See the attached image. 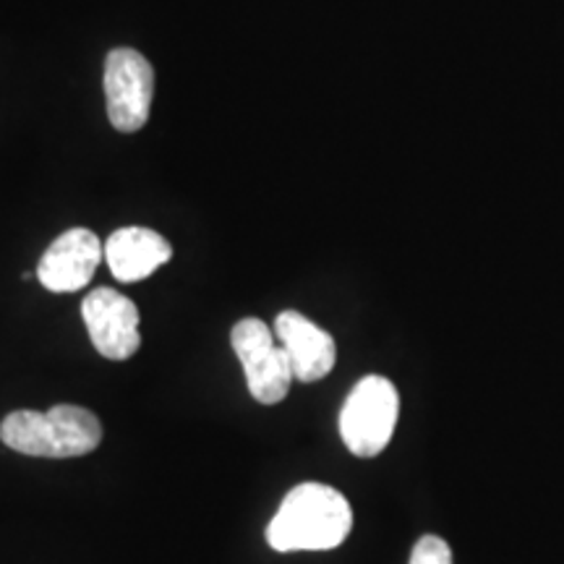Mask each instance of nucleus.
<instances>
[{"label":"nucleus","instance_id":"obj_2","mask_svg":"<svg viewBox=\"0 0 564 564\" xmlns=\"http://www.w3.org/2000/svg\"><path fill=\"white\" fill-rule=\"evenodd\" d=\"M0 440L13 453L32 457H82L102 442V423L79 405H55L51 411H17L0 423Z\"/></svg>","mask_w":564,"mask_h":564},{"label":"nucleus","instance_id":"obj_1","mask_svg":"<svg viewBox=\"0 0 564 564\" xmlns=\"http://www.w3.org/2000/svg\"><path fill=\"white\" fill-rule=\"evenodd\" d=\"M352 531V510L343 491L327 484L306 481L282 499L278 514L267 525L274 552H329Z\"/></svg>","mask_w":564,"mask_h":564},{"label":"nucleus","instance_id":"obj_6","mask_svg":"<svg viewBox=\"0 0 564 564\" xmlns=\"http://www.w3.org/2000/svg\"><path fill=\"white\" fill-rule=\"evenodd\" d=\"M82 316L95 350L110 361H126L141 348L139 308L123 293L97 288L84 299Z\"/></svg>","mask_w":564,"mask_h":564},{"label":"nucleus","instance_id":"obj_4","mask_svg":"<svg viewBox=\"0 0 564 564\" xmlns=\"http://www.w3.org/2000/svg\"><path fill=\"white\" fill-rule=\"evenodd\" d=\"M230 345L243 366L251 398L262 405H278L291 392L293 366L278 337L262 319H241L232 327Z\"/></svg>","mask_w":564,"mask_h":564},{"label":"nucleus","instance_id":"obj_3","mask_svg":"<svg viewBox=\"0 0 564 564\" xmlns=\"http://www.w3.org/2000/svg\"><path fill=\"white\" fill-rule=\"evenodd\" d=\"M400 419V394L387 377L369 373L352 387L340 413V436L356 457H377L390 444Z\"/></svg>","mask_w":564,"mask_h":564},{"label":"nucleus","instance_id":"obj_10","mask_svg":"<svg viewBox=\"0 0 564 564\" xmlns=\"http://www.w3.org/2000/svg\"><path fill=\"white\" fill-rule=\"evenodd\" d=\"M408 564H453V549L440 535H421Z\"/></svg>","mask_w":564,"mask_h":564},{"label":"nucleus","instance_id":"obj_9","mask_svg":"<svg viewBox=\"0 0 564 564\" xmlns=\"http://www.w3.org/2000/svg\"><path fill=\"white\" fill-rule=\"evenodd\" d=\"M105 259L118 282H139L158 272L173 259V246L167 238L150 228H121L105 243Z\"/></svg>","mask_w":564,"mask_h":564},{"label":"nucleus","instance_id":"obj_7","mask_svg":"<svg viewBox=\"0 0 564 564\" xmlns=\"http://www.w3.org/2000/svg\"><path fill=\"white\" fill-rule=\"evenodd\" d=\"M102 243L87 228H70L47 246L37 264V280L51 293H76L87 288L102 262Z\"/></svg>","mask_w":564,"mask_h":564},{"label":"nucleus","instance_id":"obj_5","mask_svg":"<svg viewBox=\"0 0 564 564\" xmlns=\"http://www.w3.org/2000/svg\"><path fill=\"white\" fill-rule=\"evenodd\" d=\"M154 97L152 63L139 51L118 47L105 58V100L112 129L121 133L141 131L150 121Z\"/></svg>","mask_w":564,"mask_h":564},{"label":"nucleus","instance_id":"obj_8","mask_svg":"<svg viewBox=\"0 0 564 564\" xmlns=\"http://www.w3.org/2000/svg\"><path fill=\"white\" fill-rule=\"evenodd\" d=\"M274 337L291 358L299 382H319L335 369L337 345L327 329L306 319L301 312H282L274 319Z\"/></svg>","mask_w":564,"mask_h":564}]
</instances>
